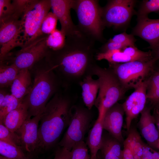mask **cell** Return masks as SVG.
<instances>
[{"label":"cell","instance_id":"cell-28","mask_svg":"<svg viewBox=\"0 0 159 159\" xmlns=\"http://www.w3.org/2000/svg\"><path fill=\"white\" fill-rule=\"evenodd\" d=\"M58 20L53 12H49L43 20L33 41L40 36L48 35L56 30Z\"/></svg>","mask_w":159,"mask_h":159},{"label":"cell","instance_id":"cell-21","mask_svg":"<svg viewBox=\"0 0 159 159\" xmlns=\"http://www.w3.org/2000/svg\"><path fill=\"white\" fill-rule=\"evenodd\" d=\"M103 128L102 119L97 118L88 133L86 144L90 149V159H95L100 150L102 143Z\"/></svg>","mask_w":159,"mask_h":159},{"label":"cell","instance_id":"cell-22","mask_svg":"<svg viewBox=\"0 0 159 159\" xmlns=\"http://www.w3.org/2000/svg\"><path fill=\"white\" fill-rule=\"evenodd\" d=\"M102 159H122L123 150L121 143L110 136H103L100 149Z\"/></svg>","mask_w":159,"mask_h":159},{"label":"cell","instance_id":"cell-34","mask_svg":"<svg viewBox=\"0 0 159 159\" xmlns=\"http://www.w3.org/2000/svg\"><path fill=\"white\" fill-rule=\"evenodd\" d=\"M70 159H90L87 146L82 141L75 144L70 151Z\"/></svg>","mask_w":159,"mask_h":159},{"label":"cell","instance_id":"cell-40","mask_svg":"<svg viewBox=\"0 0 159 159\" xmlns=\"http://www.w3.org/2000/svg\"><path fill=\"white\" fill-rule=\"evenodd\" d=\"M5 88H0V104L3 102L6 95L8 94Z\"/></svg>","mask_w":159,"mask_h":159},{"label":"cell","instance_id":"cell-5","mask_svg":"<svg viewBox=\"0 0 159 159\" xmlns=\"http://www.w3.org/2000/svg\"><path fill=\"white\" fill-rule=\"evenodd\" d=\"M51 8L50 0H28L20 19L18 47L22 48L33 42Z\"/></svg>","mask_w":159,"mask_h":159},{"label":"cell","instance_id":"cell-45","mask_svg":"<svg viewBox=\"0 0 159 159\" xmlns=\"http://www.w3.org/2000/svg\"><path fill=\"white\" fill-rule=\"evenodd\" d=\"M0 159H9V158H6V157H3L1 155L0 156Z\"/></svg>","mask_w":159,"mask_h":159},{"label":"cell","instance_id":"cell-17","mask_svg":"<svg viewBox=\"0 0 159 159\" xmlns=\"http://www.w3.org/2000/svg\"><path fill=\"white\" fill-rule=\"evenodd\" d=\"M150 110V108L145 107L140 113L138 125L141 135L148 146L153 149L157 148L159 132Z\"/></svg>","mask_w":159,"mask_h":159},{"label":"cell","instance_id":"cell-38","mask_svg":"<svg viewBox=\"0 0 159 159\" xmlns=\"http://www.w3.org/2000/svg\"><path fill=\"white\" fill-rule=\"evenodd\" d=\"M123 145L122 159H134L131 149L129 143L126 139L125 140Z\"/></svg>","mask_w":159,"mask_h":159},{"label":"cell","instance_id":"cell-42","mask_svg":"<svg viewBox=\"0 0 159 159\" xmlns=\"http://www.w3.org/2000/svg\"><path fill=\"white\" fill-rule=\"evenodd\" d=\"M154 112L159 114V103L154 107Z\"/></svg>","mask_w":159,"mask_h":159},{"label":"cell","instance_id":"cell-7","mask_svg":"<svg viewBox=\"0 0 159 159\" xmlns=\"http://www.w3.org/2000/svg\"><path fill=\"white\" fill-rule=\"evenodd\" d=\"M156 61H135L123 63L109 64L122 85L127 91L134 89L150 76Z\"/></svg>","mask_w":159,"mask_h":159},{"label":"cell","instance_id":"cell-24","mask_svg":"<svg viewBox=\"0 0 159 159\" xmlns=\"http://www.w3.org/2000/svg\"><path fill=\"white\" fill-rule=\"evenodd\" d=\"M95 59L98 61L106 60L109 64L123 63L138 61L124 53L121 49H115L104 52H97L95 56Z\"/></svg>","mask_w":159,"mask_h":159},{"label":"cell","instance_id":"cell-3","mask_svg":"<svg viewBox=\"0 0 159 159\" xmlns=\"http://www.w3.org/2000/svg\"><path fill=\"white\" fill-rule=\"evenodd\" d=\"M29 70L34 79L30 90L25 97L28 105L27 118L42 112L48 101L61 85L45 58Z\"/></svg>","mask_w":159,"mask_h":159},{"label":"cell","instance_id":"cell-16","mask_svg":"<svg viewBox=\"0 0 159 159\" xmlns=\"http://www.w3.org/2000/svg\"><path fill=\"white\" fill-rule=\"evenodd\" d=\"M137 21L133 35L148 42L150 49H152L159 43V19H151L145 16L137 17Z\"/></svg>","mask_w":159,"mask_h":159},{"label":"cell","instance_id":"cell-35","mask_svg":"<svg viewBox=\"0 0 159 159\" xmlns=\"http://www.w3.org/2000/svg\"><path fill=\"white\" fill-rule=\"evenodd\" d=\"M133 35L124 32L115 35L108 40L121 44L125 47L134 46H135V42L136 40Z\"/></svg>","mask_w":159,"mask_h":159},{"label":"cell","instance_id":"cell-8","mask_svg":"<svg viewBox=\"0 0 159 159\" xmlns=\"http://www.w3.org/2000/svg\"><path fill=\"white\" fill-rule=\"evenodd\" d=\"M47 36H40L20 50L9 52L0 58V61L13 64L19 70L30 69L37 62L44 58L50 49L46 43Z\"/></svg>","mask_w":159,"mask_h":159},{"label":"cell","instance_id":"cell-30","mask_svg":"<svg viewBox=\"0 0 159 159\" xmlns=\"http://www.w3.org/2000/svg\"><path fill=\"white\" fill-rule=\"evenodd\" d=\"M66 37L60 30L56 29L48 35L46 39L47 44L51 49L57 50L64 45Z\"/></svg>","mask_w":159,"mask_h":159},{"label":"cell","instance_id":"cell-37","mask_svg":"<svg viewBox=\"0 0 159 159\" xmlns=\"http://www.w3.org/2000/svg\"><path fill=\"white\" fill-rule=\"evenodd\" d=\"M53 159H70V151L60 147L55 151Z\"/></svg>","mask_w":159,"mask_h":159},{"label":"cell","instance_id":"cell-9","mask_svg":"<svg viewBox=\"0 0 159 159\" xmlns=\"http://www.w3.org/2000/svg\"><path fill=\"white\" fill-rule=\"evenodd\" d=\"M90 110L79 105H74L72 106L68 128L59 143L60 147L70 151L75 144L84 141L92 120Z\"/></svg>","mask_w":159,"mask_h":159},{"label":"cell","instance_id":"cell-20","mask_svg":"<svg viewBox=\"0 0 159 159\" xmlns=\"http://www.w3.org/2000/svg\"><path fill=\"white\" fill-rule=\"evenodd\" d=\"M32 77L28 69L20 70L11 87V94L20 100H22L29 93L31 87Z\"/></svg>","mask_w":159,"mask_h":159},{"label":"cell","instance_id":"cell-41","mask_svg":"<svg viewBox=\"0 0 159 159\" xmlns=\"http://www.w3.org/2000/svg\"><path fill=\"white\" fill-rule=\"evenodd\" d=\"M153 115L154 118L155 124L159 132V114L153 112Z\"/></svg>","mask_w":159,"mask_h":159},{"label":"cell","instance_id":"cell-29","mask_svg":"<svg viewBox=\"0 0 159 159\" xmlns=\"http://www.w3.org/2000/svg\"><path fill=\"white\" fill-rule=\"evenodd\" d=\"M22 100H18L11 94H8L0 104V122L9 113L17 108Z\"/></svg>","mask_w":159,"mask_h":159},{"label":"cell","instance_id":"cell-43","mask_svg":"<svg viewBox=\"0 0 159 159\" xmlns=\"http://www.w3.org/2000/svg\"><path fill=\"white\" fill-rule=\"evenodd\" d=\"M155 65L156 67L159 68V59L156 62Z\"/></svg>","mask_w":159,"mask_h":159},{"label":"cell","instance_id":"cell-18","mask_svg":"<svg viewBox=\"0 0 159 159\" xmlns=\"http://www.w3.org/2000/svg\"><path fill=\"white\" fill-rule=\"evenodd\" d=\"M28 115V105L24 97L19 106L7 114L0 122L11 131L16 132L27 118Z\"/></svg>","mask_w":159,"mask_h":159},{"label":"cell","instance_id":"cell-23","mask_svg":"<svg viewBox=\"0 0 159 159\" xmlns=\"http://www.w3.org/2000/svg\"><path fill=\"white\" fill-rule=\"evenodd\" d=\"M147 80V99L154 107L159 103V68L155 66L152 73Z\"/></svg>","mask_w":159,"mask_h":159},{"label":"cell","instance_id":"cell-12","mask_svg":"<svg viewBox=\"0 0 159 159\" xmlns=\"http://www.w3.org/2000/svg\"><path fill=\"white\" fill-rule=\"evenodd\" d=\"M147 80L135 88L134 91L122 104L126 115V125L127 132L130 128L132 121L137 117L145 107L147 100Z\"/></svg>","mask_w":159,"mask_h":159},{"label":"cell","instance_id":"cell-2","mask_svg":"<svg viewBox=\"0 0 159 159\" xmlns=\"http://www.w3.org/2000/svg\"><path fill=\"white\" fill-rule=\"evenodd\" d=\"M73 105L70 97L59 91L47 103L39 121V148L46 150L55 144L69 125Z\"/></svg>","mask_w":159,"mask_h":159},{"label":"cell","instance_id":"cell-31","mask_svg":"<svg viewBox=\"0 0 159 159\" xmlns=\"http://www.w3.org/2000/svg\"><path fill=\"white\" fill-rule=\"evenodd\" d=\"M121 50L125 54L138 61H148L153 59L151 50L144 52L139 49L135 46L126 47Z\"/></svg>","mask_w":159,"mask_h":159},{"label":"cell","instance_id":"cell-44","mask_svg":"<svg viewBox=\"0 0 159 159\" xmlns=\"http://www.w3.org/2000/svg\"><path fill=\"white\" fill-rule=\"evenodd\" d=\"M95 159H101V158L100 155L98 153Z\"/></svg>","mask_w":159,"mask_h":159},{"label":"cell","instance_id":"cell-4","mask_svg":"<svg viewBox=\"0 0 159 159\" xmlns=\"http://www.w3.org/2000/svg\"><path fill=\"white\" fill-rule=\"evenodd\" d=\"M90 74L97 76L99 80L100 88L94 105L98 110V118L102 119L106 111L123 98L127 90L109 67L102 68L95 64Z\"/></svg>","mask_w":159,"mask_h":159},{"label":"cell","instance_id":"cell-14","mask_svg":"<svg viewBox=\"0 0 159 159\" xmlns=\"http://www.w3.org/2000/svg\"><path fill=\"white\" fill-rule=\"evenodd\" d=\"M42 113L32 118H27L15 132L20 137L23 148L27 151L34 152L39 149L38 129Z\"/></svg>","mask_w":159,"mask_h":159},{"label":"cell","instance_id":"cell-1","mask_svg":"<svg viewBox=\"0 0 159 159\" xmlns=\"http://www.w3.org/2000/svg\"><path fill=\"white\" fill-rule=\"evenodd\" d=\"M95 41L79 30L66 37L62 48L50 49L45 58L62 86L67 88L73 83L79 84L85 77L90 74L97 52Z\"/></svg>","mask_w":159,"mask_h":159},{"label":"cell","instance_id":"cell-13","mask_svg":"<svg viewBox=\"0 0 159 159\" xmlns=\"http://www.w3.org/2000/svg\"><path fill=\"white\" fill-rule=\"evenodd\" d=\"M124 113L122 104L117 102L106 111L102 119L103 129L123 144L125 140L122 130Z\"/></svg>","mask_w":159,"mask_h":159},{"label":"cell","instance_id":"cell-33","mask_svg":"<svg viewBox=\"0 0 159 159\" xmlns=\"http://www.w3.org/2000/svg\"><path fill=\"white\" fill-rule=\"evenodd\" d=\"M152 12L159 13V0H143L137 12V17L148 16Z\"/></svg>","mask_w":159,"mask_h":159},{"label":"cell","instance_id":"cell-39","mask_svg":"<svg viewBox=\"0 0 159 159\" xmlns=\"http://www.w3.org/2000/svg\"><path fill=\"white\" fill-rule=\"evenodd\" d=\"M153 58L156 61L159 59V43L151 49Z\"/></svg>","mask_w":159,"mask_h":159},{"label":"cell","instance_id":"cell-11","mask_svg":"<svg viewBox=\"0 0 159 159\" xmlns=\"http://www.w3.org/2000/svg\"><path fill=\"white\" fill-rule=\"evenodd\" d=\"M21 17L16 15L0 20V58L18 47Z\"/></svg>","mask_w":159,"mask_h":159},{"label":"cell","instance_id":"cell-10","mask_svg":"<svg viewBox=\"0 0 159 159\" xmlns=\"http://www.w3.org/2000/svg\"><path fill=\"white\" fill-rule=\"evenodd\" d=\"M136 1L112 0L102 8V19L105 26L118 28L129 22L134 13Z\"/></svg>","mask_w":159,"mask_h":159},{"label":"cell","instance_id":"cell-26","mask_svg":"<svg viewBox=\"0 0 159 159\" xmlns=\"http://www.w3.org/2000/svg\"><path fill=\"white\" fill-rule=\"evenodd\" d=\"M126 138L132 150L134 159H142L145 145L142 140L137 130L131 127Z\"/></svg>","mask_w":159,"mask_h":159},{"label":"cell","instance_id":"cell-6","mask_svg":"<svg viewBox=\"0 0 159 159\" xmlns=\"http://www.w3.org/2000/svg\"><path fill=\"white\" fill-rule=\"evenodd\" d=\"M72 9L78 18V30L95 41H102L105 26L102 19V8L98 1L74 0Z\"/></svg>","mask_w":159,"mask_h":159},{"label":"cell","instance_id":"cell-46","mask_svg":"<svg viewBox=\"0 0 159 159\" xmlns=\"http://www.w3.org/2000/svg\"><path fill=\"white\" fill-rule=\"evenodd\" d=\"M157 148L159 149V139L158 140L157 144Z\"/></svg>","mask_w":159,"mask_h":159},{"label":"cell","instance_id":"cell-32","mask_svg":"<svg viewBox=\"0 0 159 159\" xmlns=\"http://www.w3.org/2000/svg\"><path fill=\"white\" fill-rule=\"evenodd\" d=\"M0 140L15 145L23 148L20 136L16 132L11 131L1 122H0Z\"/></svg>","mask_w":159,"mask_h":159},{"label":"cell","instance_id":"cell-25","mask_svg":"<svg viewBox=\"0 0 159 159\" xmlns=\"http://www.w3.org/2000/svg\"><path fill=\"white\" fill-rule=\"evenodd\" d=\"M0 62V88L11 87L20 70L13 64Z\"/></svg>","mask_w":159,"mask_h":159},{"label":"cell","instance_id":"cell-27","mask_svg":"<svg viewBox=\"0 0 159 159\" xmlns=\"http://www.w3.org/2000/svg\"><path fill=\"white\" fill-rule=\"evenodd\" d=\"M0 154L9 159H28L21 147L1 140H0Z\"/></svg>","mask_w":159,"mask_h":159},{"label":"cell","instance_id":"cell-19","mask_svg":"<svg viewBox=\"0 0 159 159\" xmlns=\"http://www.w3.org/2000/svg\"><path fill=\"white\" fill-rule=\"evenodd\" d=\"M81 87L82 96L85 105L91 110L95 105L98 93L100 83L99 79H94L89 74L85 77L79 83Z\"/></svg>","mask_w":159,"mask_h":159},{"label":"cell","instance_id":"cell-15","mask_svg":"<svg viewBox=\"0 0 159 159\" xmlns=\"http://www.w3.org/2000/svg\"><path fill=\"white\" fill-rule=\"evenodd\" d=\"M74 0H50L53 13L59 21L61 30L66 37L79 31L77 26L73 23L70 15Z\"/></svg>","mask_w":159,"mask_h":159},{"label":"cell","instance_id":"cell-36","mask_svg":"<svg viewBox=\"0 0 159 159\" xmlns=\"http://www.w3.org/2000/svg\"><path fill=\"white\" fill-rule=\"evenodd\" d=\"M125 47L121 44L108 40L100 48L99 52H104L108 51L115 49H122Z\"/></svg>","mask_w":159,"mask_h":159}]
</instances>
